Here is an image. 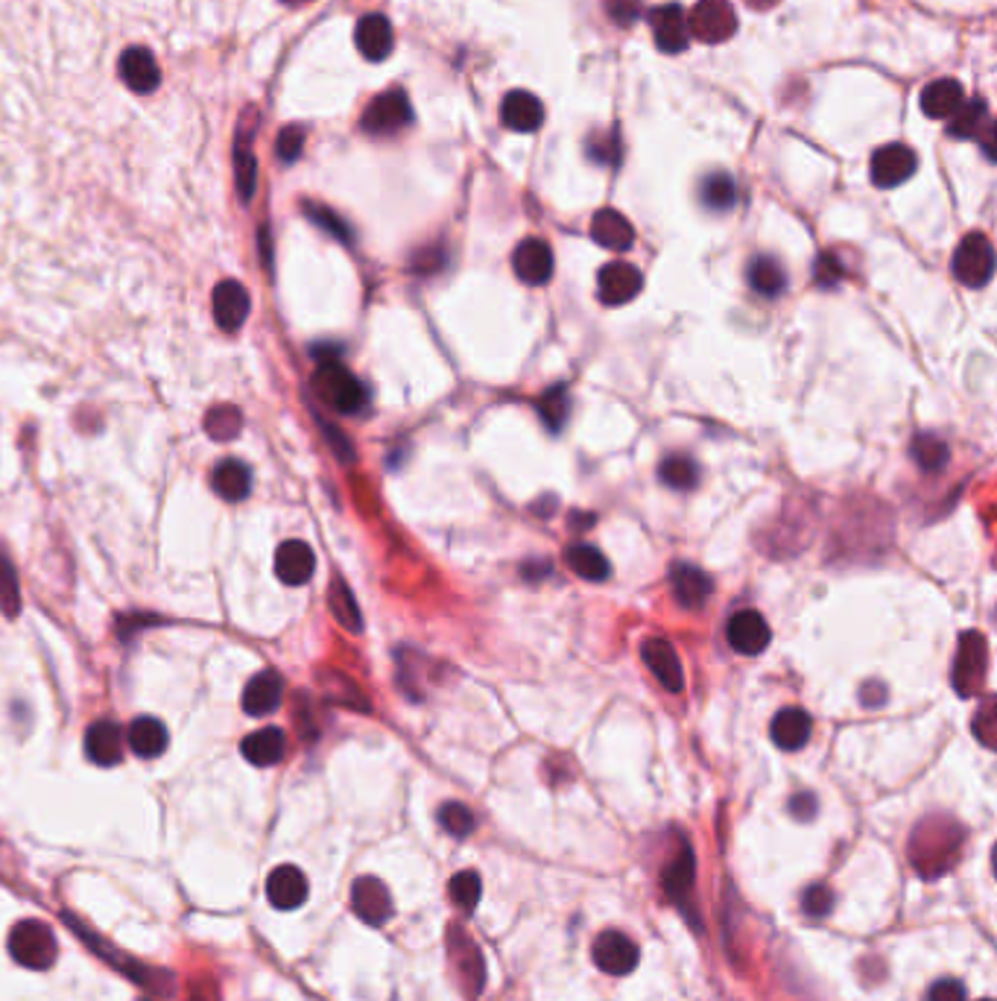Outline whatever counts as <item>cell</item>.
Wrapping results in <instances>:
<instances>
[{
	"label": "cell",
	"instance_id": "57",
	"mask_svg": "<svg viewBox=\"0 0 997 1001\" xmlns=\"http://www.w3.org/2000/svg\"><path fill=\"white\" fill-rule=\"evenodd\" d=\"M860 700H863V706H868V708L880 706V703L886 700L884 685H877V682H866V689L860 691Z\"/></svg>",
	"mask_w": 997,
	"mask_h": 1001
},
{
	"label": "cell",
	"instance_id": "24",
	"mask_svg": "<svg viewBox=\"0 0 997 1001\" xmlns=\"http://www.w3.org/2000/svg\"><path fill=\"white\" fill-rule=\"evenodd\" d=\"M451 958H454V967L459 969V978L468 985V999H477V993L483 990L486 969H483L480 952L463 928H451Z\"/></svg>",
	"mask_w": 997,
	"mask_h": 1001
},
{
	"label": "cell",
	"instance_id": "46",
	"mask_svg": "<svg viewBox=\"0 0 997 1001\" xmlns=\"http://www.w3.org/2000/svg\"><path fill=\"white\" fill-rule=\"evenodd\" d=\"M439 823L447 835L468 837L474 832V814L463 803H445L439 809Z\"/></svg>",
	"mask_w": 997,
	"mask_h": 1001
},
{
	"label": "cell",
	"instance_id": "11",
	"mask_svg": "<svg viewBox=\"0 0 997 1001\" xmlns=\"http://www.w3.org/2000/svg\"><path fill=\"white\" fill-rule=\"evenodd\" d=\"M725 636H729L731 650H738L743 657H757V653H764L769 648V639H773V632H769V624L761 613L755 609H743V613L731 615L729 627H725Z\"/></svg>",
	"mask_w": 997,
	"mask_h": 1001
},
{
	"label": "cell",
	"instance_id": "53",
	"mask_svg": "<svg viewBox=\"0 0 997 1001\" xmlns=\"http://www.w3.org/2000/svg\"><path fill=\"white\" fill-rule=\"evenodd\" d=\"M928 1001H965V987L954 978H942L937 985L930 987Z\"/></svg>",
	"mask_w": 997,
	"mask_h": 1001
},
{
	"label": "cell",
	"instance_id": "55",
	"mask_svg": "<svg viewBox=\"0 0 997 1001\" xmlns=\"http://www.w3.org/2000/svg\"><path fill=\"white\" fill-rule=\"evenodd\" d=\"M445 267V252L439 250V246H430L424 252H416L413 258V270L416 273H436V270Z\"/></svg>",
	"mask_w": 997,
	"mask_h": 1001
},
{
	"label": "cell",
	"instance_id": "21",
	"mask_svg": "<svg viewBox=\"0 0 997 1001\" xmlns=\"http://www.w3.org/2000/svg\"><path fill=\"white\" fill-rule=\"evenodd\" d=\"M285 700V682L276 671H261L243 691V712L250 717L273 715Z\"/></svg>",
	"mask_w": 997,
	"mask_h": 1001
},
{
	"label": "cell",
	"instance_id": "12",
	"mask_svg": "<svg viewBox=\"0 0 997 1001\" xmlns=\"http://www.w3.org/2000/svg\"><path fill=\"white\" fill-rule=\"evenodd\" d=\"M516 276L530 287H544L553 278V252L542 238H527L512 252Z\"/></svg>",
	"mask_w": 997,
	"mask_h": 1001
},
{
	"label": "cell",
	"instance_id": "23",
	"mask_svg": "<svg viewBox=\"0 0 997 1001\" xmlns=\"http://www.w3.org/2000/svg\"><path fill=\"white\" fill-rule=\"evenodd\" d=\"M965 103V88L956 79H937L921 91V112L933 121H951Z\"/></svg>",
	"mask_w": 997,
	"mask_h": 1001
},
{
	"label": "cell",
	"instance_id": "43",
	"mask_svg": "<svg viewBox=\"0 0 997 1001\" xmlns=\"http://www.w3.org/2000/svg\"><path fill=\"white\" fill-rule=\"evenodd\" d=\"M304 215L310 217V223H317L319 229H322V232H328L331 238H336L340 243H352L354 241L352 226L345 223L343 217L336 215V211H331V208L317 206V202H304Z\"/></svg>",
	"mask_w": 997,
	"mask_h": 1001
},
{
	"label": "cell",
	"instance_id": "40",
	"mask_svg": "<svg viewBox=\"0 0 997 1001\" xmlns=\"http://www.w3.org/2000/svg\"><path fill=\"white\" fill-rule=\"evenodd\" d=\"M243 428V414L232 405L211 407L206 414V431L211 440L217 442H232L237 440V433Z\"/></svg>",
	"mask_w": 997,
	"mask_h": 1001
},
{
	"label": "cell",
	"instance_id": "48",
	"mask_svg": "<svg viewBox=\"0 0 997 1001\" xmlns=\"http://www.w3.org/2000/svg\"><path fill=\"white\" fill-rule=\"evenodd\" d=\"M843 276H845L843 261L837 258L834 252H822L817 261V270H813V282H817L819 287H828V290H831V287H837L843 282Z\"/></svg>",
	"mask_w": 997,
	"mask_h": 1001
},
{
	"label": "cell",
	"instance_id": "41",
	"mask_svg": "<svg viewBox=\"0 0 997 1001\" xmlns=\"http://www.w3.org/2000/svg\"><path fill=\"white\" fill-rule=\"evenodd\" d=\"M948 458H951L948 442L939 440L937 433H919V437L912 440V460H916L924 472H942V469L948 466Z\"/></svg>",
	"mask_w": 997,
	"mask_h": 1001
},
{
	"label": "cell",
	"instance_id": "15",
	"mask_svg": "<svg viewBox=\"0 0 997 1001\" xmlns=\"http://www.w3.org/2000/svg\"><path fill=\"white\" fill-rule=\"evenodd\" d=\"M211 308H214V320L223 331L243 329V322L250 317V290L241 282H220L211 296Z\"/></svg>",
	"mask_w": 997,
	"mask_h": 1001
},
{
	"label": "cell",
	"instance_id": "54",
	"mask_svg": "<svg viewBox=\"0 0 997 1001\" xmlns=\"http://www.w3.org/2000/svg\"><path fill=\"white\" fill-rule=\"evenodd\" d=\"M974 733L981 735V741L986 744V747L995 744L992 741V735H995V703H992V697L983 703L981 715H977V721H974Z\"/></svg>",
	"mask_w": 997,
	"mask_h": 1001
},
{
	"label": "cell",
	"instance_id": "45",
	"mask_svg": "<svg viewBox=\"0 0 997 1001\" xmlns=\"http://www.w3.org/2000/svg\"><path fill=\"white\" fill-rule=\"evenodd\" d=\"M0 609L15 618L21 613V586H18L15 565L9 562L7 553H0Z\"/></svg>",
	"mask_w": 997,
	"mask_h": 1001
},
{
	"label": "cell",
	"instance_id": "61",
	"mask_svg": "<svg viewBox=\"0 0 997 1001\" xmlns=\"http://www.w3.org/2000/svg\"><path fill=\"white\" fill-rule=\"evenodd\" d=\"M983 1001H992V999H983Z\"/></svg>",
	"mask_w": 997,
	"mask_h": 1001
},
{
	"label": "cell",
	"instance_id": "47",
	"mask_svg": "<svg viewBox=\"0 0 997 1001\" xmlns=\"http://www.w3.org/2000/svg\"><path fill=\"white\" fill-rule=\"evenodd\" d=\"M585 153H588V158L597 162V165H618L620 158L618 135H591Z\"/></svg>",
	"mask_w": 997,
	"mask_h": 1001
},
{
	"label": "cell",
	"instance_id": "1",
	"mask_svg": "<svg viewBox=\"0 0 997 1001\" xmlns=\"http://www.w3.org/2000/svg\"><path fill=\"white\" fill-rule=\"evenodd\" d=\"M9 955L26 969H51L59 955L56 934L42 920H24L9 932Z\"/></svg>",
	"mask_w": 997,
	"mask_h": 1001
},
{
	"label": "cell",
	"instance_id": "20",
	"mask_svg": "<svg viewBox=\"0 0 997 1001\" xmlns=\"http://www.w3.org/2000/svg\"><path fill=\"white\" fill-rule=\"evenodd\" d=\"M121 79L135 95H153L162 86V70L146 47H130L121 56Z\"/></svg>",
	"mask_w": 997,
	"mask_h": 1001
},
{
	"label": "cell",
	"instance_id": "37",
	"mask_svg": "<svg viewBox=\"0 0 997 1001\" xmlns=\"http://www.w3.org/2000/svg\"><path fill=\"white\" fill-rule=\"evenodd\" d=\"M658 477H662L664 486H671L676 493H688V490H694L699 484V466L690 458L671 454V458L662 460Z\"/></svg>",
	"mask_w": 997,
	"mask_h": 1001
},
{
	"label": "cell",
	"instance_id": "56",
	"mask_svg": "<svg viewBox=\"0 0 997 1001\" xmlns=\"http://www.w3.org/2000/svg\"><path fill=\"white\" fill-rule=\"evenodd\" d=\"M787 809H790V814L793 817H796V821H810V817H813V814H817V796L813 794H796L790 800V805H787Z\"/></svg>",
	"mask_w": 997,
	"mask_h": 1001
},
{
	"label": "cell",
	"instance_id": "38",
	"mask_svg": "<svg viewBox=\"0 0 997 1001\" xmlns=\"http://www.w3.org/2000/svg\"><path fill=\"white\" fill-rule=\"evenodd\" d=\"M328 604H331V613L336 615V622L343 624L345 630L361 632L363 622H361V606L354 601L352 588L345 586V580L334 578L331 583V592H328Z\"/></svg>",
	"mask_w": 997,
	"mask_h": 1001
},
{
	"label": "cell",
	"instance_id": "25",
	"mask_svg": "<svg viewBox=\"0 0 997 1001\" xmlns=\"http://www.w3.org/2000/svg\"><path fill=\"white\" fill-rule=\"evenodd\" d=\"M500 121L512 132H535L544 123L542 100L530 91H512L500 103Z\"/></svg>",
	"mask_w": 997,
	"mask_h": 1001
},
{
	"label": "cell",
	"instance_id": "39",
	"mask_svg": "<svg viewBox=\"0 0 997 1001\" xmlns=\"http://www.w3.org/2000/svg\"><path fill=\"white\" fill-rule=\"evenodd\" d=\"M539 416H542V422H544V428H547V431L560 433L562 428H565V422H568V416H570L568 387H562V384H556V387L547 389V393H544V396L539 398Z\"/></svg>",
	"mask_w": 997,
	"mask_h": 1001
},
{
	"label": "cell",
	"instance_id": "62",
	"mask_svg": "<svg viewBox=\"0 0 997 1001\" xmlns=\"http://www.w3.org/2000/svg\"><path fill=\"white\" fill-rule=\"evenodd\" d=\"M144 1001H146V999H144Z\"/></svg>",
	"mask_w": 997,
	"mask_h": 1001
},
{
	"label": "cell",
	"instance_id": "28",
	"mask_svg": "<svg viewBox=\"0 0 997 1001\" xmlns=\"http://www.w3.org/2000/svg\"><path fill=\"white\" fill-rule=\"evenodd\" d=\"M591 238L611 252H627L635 243V229L614 208H602L591 220Z\"/></svg>",
	"mask_w": 997,
	"mask_h": 1001
},
{
	"label": "cell",
	"instance_id": "59",
	"mask_svg": "<svg viewBox=\"0 0 997 1001\" xmlns=\"http://www.w3.org/2000/svg\"><path fill=\"white\" fill-rule=\"evenodd\" d=\"M746 3L752 9H773V7H778V0H746Z\"/></svg>",
	"mask_w": 997,
	"mask_h": 1001
},
{
	"label": "cell",
	"instance_id": "30",
	"mask_svg": "<svg viewBox=\"0 0 997 1001\" xmlns=\"http://www.w3.org/2000/svg\"><path fill=\"white\" fill-rule=\"evenodd\" d=\"M694 864H697L694 861V853H690L688 846H682L679 855L664 870V890H667V897L679 908H685V911L690 908V893H694V879H697V867Z\"/></svg>",
	"mask_w": 997,
	"mask_h": 1001
},
{
	"label": "cell",
	"instance_id": "3",
	"mask_svg": "<svg viewBox=\"0 0 997 1001\" xmlns=\"http://www.w3.org/2000/svg\"><path fill=\"white\" fill-rule=\"evenodd\" d=\"M921 835H928V840L919 835H912V858L919 864V870L924 876H937L951 864L954 858V849L963 840V832L960 826L948 821H928L919 826Z\"/></svg>",
	"mask_w": 997,
	"mask_h": 1001
},
{
	"label": "cell",
	"instance_id": "31",
	"mask_svg": "<svg viewBox=\"0 0 997 1001\" xmlns=\"http://www.w3.org/2000/svg\"><path fill=\"white\" fill-rule=\"evenodd\" d=\"M211 490L223 501H243L252 490V472L243 460H223L211 472Z\"/></svg>",
	"mask_w": 997,
	"mask_h": 1001
},
{
	"label": "cell",
	"instance_id": "34",
	"mask_svg": "<svg viewBox=\"0 0 997 1001\" xmlns=\"http://www.w3.org/2000/svg\"><path fill=\"white\" fill-rule=\"evenodd\" d=\"M746 278L752 290H757L761 296H769V299H775V296H782L787 290V273H784V267L773 255H757V258L749 261Z\"/></svg>",
	"mask_w": 997,
	"mask_h": 1001
},
{
	"label": "cell",
	"instance_id": "42",
	"mask_svg": "<svg viewBox=\"0 0 997 1001\" xmlns=\"http://www.w3.org/2000/svg\"><path fill=\"white\" fill-rule=\"evenodd\" d=\"M234 182H237L243 202H250L255 197V185H258V162L246 141L234 144Z\"/></svg>",
	"mask_w": 997,
	"mask_h": 1001
},
{
	"label": "cell",
	"instance_id": "16",
	"mask_svg": "<svg viewBox=\"0 0 997 1001\" xmlns=\"http://www.w3.org/2000/svg\"><path fill=\"white\" fill-rule=\"evenodd\" d=\"M641 657H644L646 668L653 671V676L662 682L664 689L679 694L685 689V671H682V659L676 653L671 641L664 639H646L641 645Z\"/></svg>",
	"mask_w": 997,
	"mask_h": 1001
},
{
	"label": "cell",
	"instance_id": "22",
	"mask_svg": "<svg viewBox=\"0 0 997 1001\" xmlns=\"http://www.w3.org/2000/svg\"><path fill=\"white\" fill-rule=\"evenodd\" d=\"M317 571V557L308 542L290 539L278 548L276 553V574L287 586H304Z\"/></svg>",
	"mask_w": 997,
	"mask_h": 1001
},
{
	"label": "cell",
	"instance_id": "5",
	"mask_svg": "<svg viewBox=\"0 0 997 1001\" xmlns=\"http://www.w3.org/2000/svg\"><path fill=\"white\" fill-rule=\"evenodd\" d=\"M989 671V645L983 632H963L960 650H956L954 662V689L960 697H972L983 689Z\"/></svg>",
	"mask_w": 997,
	"mask_h": 1001
},
{
	"label": "cell",
	"instance_id": "6",
	"mask_svg": "<svg viewBox=\"0 0 997 1001\" xmlns=\"http://www.w3.org/2000/svg\"><path fill=\"white\" fill-rule=\"evenodd\" d=\"M410 121H413V106H410L405 91L392 88V91H384L366 106L361 127L363 132L384 139V135H396L405 127H410Z\"/></svg>",
	"mask_w": 997,
	"mask_h": 1001
},
{
	"label": "cell",
	"instance_id": "49",
	"mask_svg": "<svg viewBox=\"0 0 997 1001\" xmlns=\"http://www.w3.org/2000/svg\"><path fill=\"white\" fill-rule=\"evenodd\" d=\"M301 150H304V132H301L299 127H287V130H281V135H278L276 141L278 162H281V165H292V162L301 156Z\"/></svg>",
	"mask_w": 997,
	"mask_h": 1001
},
{
	"label": "cell",
	"instance_id": "51",
	"mask_svg": "<svg viewBox=\"0 0 997 1001\" xmlns=\"http://www.w3.org/2000/svg\"><path fill=\"white\" fill-rule=\"evenodd\" d=\"M801 905L808 911L810 916H826L831 908H834V893L826 888V884H813L808 888V893L801 897Z\"/></svg>",
	"mask_w": 997,
	"mask_h": 1001
},
{
	"label": "cell",
	"instance_id": "33",
	"mask_svg": "<svg viewBox=\"0 0 997 1001\" xmlns=\"http://www.w3.org/2000/svg\"><path fill=\"white\" fill-rule=\"evenodd\" d=\"M565 562H568V569L574 571L576 578L588 580V583H600L611 574L609 560L602 557L594 544L585 542H574L565 548Z\"/></svg>",
	"mask_w": 997,
	"mask_h": 1001
},
{
	"label": "cell",
	"instance_id": "50",
	"mask_svg": "<svg viewBox=\"0 0 997 1001\" xmlns=\"http://www.w3.org/2000/svg\"><path fill=\"white\" fill-rule=\"evenodd\" d=\"M606 12L618 26H632L644 15V7L641 0H606Z\"/></svg>",
	"mask_w": 997,
	"mask_h": 1001
},
{
	"label": "cell",
	"instance_id": "32",
	"mask_svg": "<svg viewBox=\"0 0 997 1001\" xmlns=\"http://www.w3.org/2000/svg\"><path fill=\"white\" fill-rule=\"evenodd\" d=\"M126 741H130L132 752L141 756V759H158L167 750L170 735H167V729H164L158 717H139V721H132Z\"/></svg>",
	"mask_w": 997,
	"mask_h": 1001
},
{
	"label": "cell",
	"instance_id": "44",
	"mask_svg": "<svg viewBox=\"0 0 997 1001\" xmlns=\"http://www.w3.org/2000/svg\"><path fill=\"white\" fill-rule=\"evenodd\" d=\"M447 893H451V899H454V905L459 908V911L472 914L474 908H477V902H480V893H483L477 872L474 870L456 872L454 879H451V888H447Z\"/></svg>",
	"mask_w": 997,
	"mask_h": 1001
},
{
	"label": "cell",
	"instance_id": "19",
	"mask_svg": "<svg viewBox=\"0 0 997 1001\" xmlns=\"http://www.w3.org/2000/svg\"><path fill=\"white\" fill-rule=\"evenodd\" d=\"M267 897L278 911H296L299 905H304V899H308V879H304V872L299 867H292V864L276 867L267 879Z\"/></svg>",
	"mask_w": 997,
	"mask_h": 1001
},
{
	"label": "cell",
	"instance_id": "13",
	"mask_svg": "<svg viewBox=\"0 0 997 1001\" xmlns=\"http://www.w3.org/2000/svg\"><path fill=\"white\" fill-rule=\"evenodd\" d=\"M352 908L363 923L384 925L392 916V897L384 888V881L375 879V876H363V879L354 881Z\"/></svg>",
	"mask_w": 997,
	"mask_h": 1001
},
{
	"label": "cell",
	"instance_id": "29",
	"mask_svg": "<svg viewBox=\"0 0 997 1001\" xmlns=\"http://www.w3.org/2000/svg\"><path fill=\"white\" fill-rule=\"evenodd\" d=\"M243 759L255 765V768H273L278 761L285 759L287 752V735L278 729V726H267V729H258V733L246 735V741H243Z\"/></svg>",
	"mask_w": 997,
	"mask_h": 1001
},
{
	"label": "cell",
	"instance_id": "60",
	"mask_svg": "<svg viewBox=\"0 0 997 1001\" xmlns=\"http://www.w3.org/2000/svg\"><path fill=\"white\" fill-rule=\"evenodd\" d=\"M285 3H292V7H296V3H308V0H285Z\"/></svg>",
	"mask_w": 997,
	"mask_h": 1001
},
{
	"label": "cell",
	"instance_id": "18",
	"mask_svg": "<svg viewBox=\"0 0 997 1001\" xmlns=\"http://www.w3.org/2000/svg\"><path fill=\"white\" fill-rule=\"evenodd\" d=\"M671 586L673 597L679 601V606H685V609H702L713 592V580L702 569L690 565V562H676L671 569Z\"/></svg>",
	"mask_w": 997,
	"mask_h": 1001
},
{
	"label": "cell",
	"instance_id": "2",
	"mask_svg": "<svg viewBox=\"0 0 997 1001\" xmlns=\"http://www.w3.org/2000/svg\"><path fill=\"white\" fill-rule=\"evenodd\" d=\"M313 387H317L319 398L334 407L336 414H357L369 402V393L361 384V378L345 370L340 361L319 363Z\"/></svg>",
	"mask_w": 997,
	"mask_h": 1001
},
{
	"label": "cell",
	"instance_id": "26",
	"mask_svg": "<svg viewBox=\"0 0 997 1001\" xmlns=\"http://www.w3.org/2000/svg\"><path fill=\"white\" fill-rule=\"evenodd\" d=\"M354 42H357V51L366 59L384 62L392 53V42H396L392 24L384 15H363L357 21V30H354Z\"/></svg>",
	"mask_w": 997,
	"mask_h": 1001
},
{
	"label": "cell",
	"instance_id": "36",
	"mask_svg": "<svg viewBox=\"0 0 997 1001\" xmlns=\"http://www.w3.org/2000/svg\"><path fill=\"white\" fill-rule=\"evenodd\" d=\"M699 202L708 211H729L738 202V185L729 173H708L706 179L699 182Z\"/></svg>",
	"mask_w": 997,
	"mask_h": 1001
},
{
	"label": "cell",
	"instance_id": "17",
	"mask_svg": "<svg viewBox=\"0 0 997 1001\" xmlns=\"http://www.w3.org/2000/svg\"><path fill=\"white\" fill-rule=\"evenodd\" d=\"M123 747H126V735L112 721H97L88 726L86 733V756L100 768H114L123 761Z\"/></svg>",
	"mask_w": 997,
	"mask_h": 1001
},
{
	"label": "cell",
	"instance_id": "58",
	"mask_svg": "<svg viewBox=\"0 0 997 1001\" xmlns=\"http://www.w3.org/2000/svg\"><path fill=\"white\" fill-rule=\"evenodd\" d=\"M551 562L544 560V562H527L524 565V578L527 580H539V578H544V574H551Z\"/></svg>",
	"mask_w": 997,
	"mask_h": 1001
},
{
	"label": "cell",
	"instance_id": "4",
	"mask_svg": "<svg viewBox=\"0 0 997 1001\" xmlns=\"http://www.w3.org/2000/svg\"><path fill=\"white\" fill-rule=\"evenodd\" d=\"M954 276L960 285L981 290L995 276V246L983 232L965 234L954 252Z\"/></svg>",
	"mask_w": 997,
	"mask_h": 1001
},
{
	"label": "cell",
	"instance_id": "9",
	"mask_svg": "<svg viewBox=\"0 0 997 1001\" xmlns=\"http://www.w3.org/2000/svg\"><path fill=\"white\" fill-rule=\"evenodd\" d=\"M594 964L606 972V976H629L638 967L635 941H629L623 932H602L591 946Z\"/></svg>",
	"mask_w": 997,
	"mask_h": 1001
},
{
	"label": "cell",
	"instance_id": "27",
	"mask_svg": "<svg viewBox=\"0 0 997 1001\" xmlns=\"http://www.w3.org/2000/svg\"><path fill=\"white\" fill-rule=\"evenodd\" d=\"M769 733H773V741L787 752L801 750L805 744L810 741V733H813V721L805 708L790 706L782 708L778 715L773 717V726H769Z\"/></svg>",
	"mask_w": 997,
	"mask_h": 1001
},
{
	"label": "cell",
	"instance_id": "14",
	"mask_svg": "<svg viewBox=\"0 0 997 1001\" xmlns=\"http://www.w3.org/2000/svg\"><path fill=\"white\" fill-rule=\"evenodd\" d=\"M650 24H653V35L658 51L664 53H682L690 44V26L688 15L679 3H667L650 12Z\"/></svg>",
	"mask_w": 997,
	"mask_h": 1001
},
{
	"label": "cell",
	"instance_id": "10",
	"mask_svg": "<svg viewBox=\"0 0 997 1001\" xmlns=\"http://www.w3.org/2000/svg\"><path fill=\"white\" fill-rule=\"evenodd\" d=\"M916 167H919V158L907 144H886V147L875 150L868 173L877 188H898L910 179Z\"/></svg>",
	"mask_w": 997,
	"mask_h": 1001
},
{
	"label": "cell",
	"instance_id": "8",
	"mask_svg": "<svg viewBox=\"0 0 997 1001\" xmlns=\"http://www.w3.org/2000/svg\"><path fill=\"white\" fill-rule=\"evenodd\" d=\"M641 287H644L641 270L627 264V261H611V264H606V267L600 270V276H597V296H600V302L609 305V308L632 302V299L641 294Z\"/></svg>",
	"mask_w": 997,
	"mask_h": 1001
},
{
	"label": "cell",
	"instance_id": "7",
	"mask_svg": "<svg viewBox=\"0 0 997 1001\" xmlns=\"http://www.w3.org/2000/svg\"><path fill=\"white\" fill-rule=\"evenodd\" d=\"M690 35L699 42L720 44L738 33V15L729 0H699L688 18Z\"/></svg>",
	"mask_w": 997,
	"mask_h": 1001
},
{
	"label": "cell",
	"instance_id": "35",
	"mask_svg": "<svg viewBox=\"0 0 997 1001\" xmlns=\"http://www.w3.org/2000/svg\"><path fill=\"white\" fill-rule=\"evenodd\" d=\"M989 106L981 97H974V100H965L963 109L948 121V135H954L960 141L981 139V130H989Z\"/></svg>",
	"mask_w": 997,
	"mask_h": 1001
},
{
	"label": "cell",
	"instance_id": "52",
	"mask_svg": "<svg viewBox=\"0 0 997 1001\" xmlns=\"http://www.w3.org/2000/svg\"><path fill=\"white\" fill-rule=\"evenodd\" d=\"M317 422H319V428H322V433H325V440L331 442V446H334L336 458L343 460V463H352V460H354L352 442L345 440L343 433H340V428H334V425H328L325 419H319V416H317Z\"/></svg>",
	"mask_w": 997,
	"mask_h": 1001
}]
</instances>
